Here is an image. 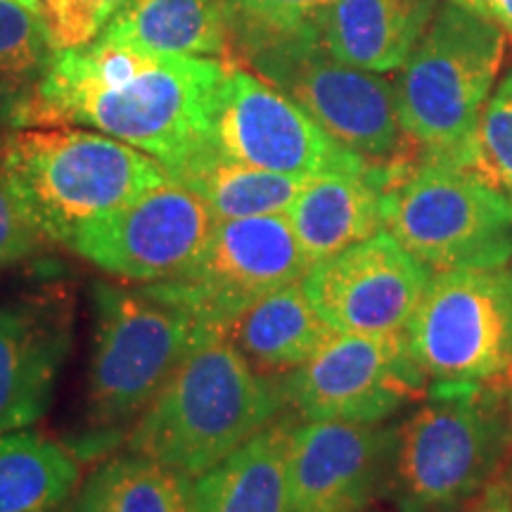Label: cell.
I'll list each match as a JSON object with an SVG mask.
<instances>
[{
    "mask_svg": "<svg viewBox=\"0 0 512 512\" xmlns=\"http://www.w3.org/2000/svg\"><path fill=\"white\" fill-rule=\"evenodd\" d=\"M482 3L489 19H494L505 36L512 38V0H482Z\"/></svg>",
    "mask_w": 512,
    "mask_h": 512,
    "instance_id": "obj_31",
    "label": "cell"
},
{
    "mask_svg": "<svg viewBox=\"0 0 512 512\" xmlns=\"http://www.w3.org/2000/svg\"><path fill=\"white\" fill-rule=\"evenodd\" d=\"M437 8V0H332L316 27L339 62L389 74L406 64Z\"/></svg>",
    "mask_w": 512,
    "mask_h": 512,
    "instance_id": "obj_17",
    "label": "cell"
},
{
    "mask_svg": "<svg viewBox=\"0 0 512 512\" xmlns=\"http://www.w3.org/2000/svg\"><path fill=\"white\" fill-rule=\"evenodd\" d=\"M72 332L64 294L0 302V434L29 430L48 413Z\"/></svg>",
    "mask_w": 512,
    "mask_h": 512,
    "instance_id": "obj_16",
    "label": "cell"
},
{
    "mask_svg": "<svg viewBox=\"0 0 512 512\" xmlns=\"http://www.w3.org/2000/svg\"><path fill=\"white\" fill-rule=\"evenodd\" d=\"M207 150L230 162L304 178L389 171L337 143L273 83L228 62L211 107Z\"/></svg>",
    "mask_w": 512,
    "mask_h": 512,
    "instance_id": "obj_10",
    "label": "cell"
},
{
    "mask_svg": "<svg viewBox=\"0 0 512 512\" xmlns=\"http://www.w3.org/2000/svg\"><path fill=\"white\" fill-rule=\"evenodd\" d=\"M470 166L512 202V72L486 102Z\"/></svg>",
    "mask_w": 512,
    "mask_h": 512,
    "instance_id": "obj_26",
    "label": "cell"
},
{
    "mask_svg": "<svg viewBox=\"0 0 512 512\" xmlns=\"http://www.w3.org/2000/svg\"><path fill=\"white\" fill-rule=\"evenodd\" d=\"M41 245V235L17 207L8 183L0 174V268L27 259Z\"/></svg>",
    "mask_w": 512,
    "mask_h": 512,
    "instance_id": "obj_29",
    "label": "cell"
},
{
    "mask_svg": "<svg viewBox=\"0 0 512 512\" xmlns=\"http://www.w3.org/2000/svg\"><path fill=\"white\" fill-rule=\"evenodd\" d=\"M465 512H512V465H505Z\"/></svg>",
    "mask_w": 512,
    "mask_h": 512,
    "instance_id": "obj_30",
    "label": "cell"
},
{
    "mask_svg": "<svg viewBox=\"0 0 512 512\" xmlns=\"http://www.w3.org/2000/svg\"><path fill=\"white\" fill-rule=\"evenodd\" d=\"M382 228L432 273L512 261V202L472 166L401 169L382 190Z\"/></svg>",
    "mask_w": 512,
    "mask_h": 512,
    "instance_id": "obj_8",
    "label": "cell"
},
{
    "mask_svg": "<svg viewBox=\"0 0 512 512\" xmlns=\"http://www.w3.org/2000/svg\"><path fill=\"white\" fill-rule=\"evenodd\" d=\"M505 55L494 19L446 0L394 81L399 121L422 159L470 166Z\"/></svg>",
    "mask_w": 512,
    "mask_h": 512,
    "instance_id": "obj_5",
    "label": "cell"
},
{
    "mask_svg": "<svg viewBox=\"0 0 512 512\" xmlns=\"http://www.w3.org/2000/svg\"><path fill=\"white\" fill-rule=\"evenodd\" d=\"M0 174L41 240L64 247L83 226L171 181L138 147L72 126L10 131L0 140Z\"/></svg>",
    "mask_w": 512,
    "mask_h": 512,
    "instance_id": "obj_2",
    "label": "cell"
},
{
    "mask_svg": "<svg viewBox=\"0 0 512 512\" xmlns=\"http://www.w3.org/2000/svg\"><path fill=\"white\" fill-rule=\"evenodd\" d=\"M427 377L408 349L406 332L335 337L285 377L283 396L304 420L384 422L418 399Z\"/></svg>",
    "mask_w": 512,
    "mask_h": 512,
    "instance_id": "obj_12",
    "label": "cell"
},
{
    "mask_svg": "<svg viewBox=\"0 0 512 512\" xmlns=\"http://www.w3.org/2000/svg\"><path fill=\"white\" fill-rule=\"evenodd\" d=\"M55 48L38 10L0 0V124L24 128Z\"/></svg>",
    "mask_w": 512,
    "mask_h": 512,
    "instance_id": "obj_25",
    "label": "cell"
},
{
    "mask_svg": "<svg viewBox=\"0 0 512 512\" xmlns=\"http://www.w3.org/2000/svg\"><path fill=\"white\" fill-rule=\"evenodd\" d=\"M434 384H489L512 361V264L432 273L406 328Z\"/></svg>",
    "mask_w": 512,
    "mask_h": 512,
    "instance_id": "obj_9",
    "label": "cell"
},
{
    "mask_svg": "<svg viewBox=\"0 0 512 512\" xmlns=\"http://www.w3.org/2000/svg\"><path fill=\"white\" fill-rule=\"evenodd\" d=\"M294 425L271 422L197 477L192 512H290L287 453Z\"/></svg>",
    "mask_w": 512,
    "mask_h": 512,
    "instance_id": "obj_19",
    "label": "cell"
},
{
    "mask_svg": "<svg viewBox=\"0 0 512 512\" xmlns=\"http://www.w3.org/2000/svg\"><path fill=\"white\" fill-rule=\"evenodd\" d=\"M332 0H226L233 41L249 36L290 34L316 24Z\"/></svg>",
    "mask_w": 512,
    "mask_h": 512,
    "instance_id": "obj_27",
    "label": "cell"
},
{
    "mask_svg": "<svg viewBox=\"0 0 512 512\" xmlns=\"http://www.w3.org/2000/svg\"><path fill=\"white\" fill-rule=\"evenodd\" d=\"M309 268L287 214L216 219L185 271L143 287L223 332L261 297L304 280Z\"/></svg>",
    "mask_w": 512,
    "mask_h": 512,
    "instance_id": "obj_11",
    "label": "cell"
},
{
    "mask_svg": "<svg viewBox=\"0 0 512 512\" xmlns=\"http://www.w3.org/2000/svg\"><path fill=\"white\" fill-rule=\"evenodd\" d=\"M401 169L325 174L306 181L287 219L311 266L380 233L382 190Z\"/></svg>",
    "mask_w": 512,
    "mask_h": 512,
    "instance_id": "obj_18",
    "label": "cell"
},
{
    "mask_svg": "<svg viewBox=\"0 0 512 512\" xmlns=\"http://www.w3.org/2000/svg\"><path fill=\"white\" fill-rule=\"evenodd\" d=\"M81 489L79 458L43 434H0V512H72Z\"/></svg>",
    "mask_w": 512,
    "mask_h": 512,
    "instance_id": "obj_22",
    "label": "cell"
},
{
    "mask_svg": "<svg viewBox=\"0 0 512 512\" xmlns=\"http://www.w3.org/2000/svg\"><path fill=\"white\" fill-rule=\"evenodd\" d=\"M214 221L202 197L171 178L83 226L69 249L124 283L152 285L195 261Z\"/></svg>",
    "mask_w": 512,
    "mask_h": 512,
    "instance_id": "obj_13",
    "label": "cell"
},
{
    "mask_svg": "<svg viewBox=\"0 0 512 512\" xmlns=\"http://www.w3.org/2000/svg\"><path fill=\"white\" fill-rule=\"evenodd\" d=\"M512 408L489 384H434L394 434L387 484L399 512H465L508 465Z\"/></svg>",
    "mask_w": 512,
    "mask_h": 512,
    "instance_id": "obj_4",
    "label": "cell"
},
{
    "mask_svg": "<svg viewBox=\"0 0 512 512\" xmlns=\"http://www.w3.org/2000/svg\"><path fill=\"white\" fill-rule=\"evenodd\" d=\"M505 377H508V401L512 408V361H510V368H508V373H505Z\"/></svg>",
    "mask_w": 512,
    "mask_h": 512,
    "instance_id": "obj_33",
    "label": "cell"
},
{
    "mask_svg": "<svg viewBox=\"0 0 512 512\" xmlns=\"http://www.w3.org/2000/svg\"><path fill=\"white\" fill-rule=\"evenodd\" d=\"M226 62L159 55L95 38L55 50L31 107V126H88L138 147L176 174L209 147L211 107Z\"/></svg>",
    "mask_w": 512,
    "mask_h": 512,
    "instance_id": "obj_1",
    "label": "cell"
},
{
    "mask_svg": "<svg viewBox=\"0 0 512 512\" xmlns=\"http://www.w3.org/2000/svg\"><path fill=\"white\" fill-rule=\"evenodd\" d=\"M128 0H41L38 15L55 50L93 43Z\"/></svg>",
    "mask_w": 512,
    "mask_h": 512,
    "instance_id": "obj_28",
    "label": "cell"
},
{
    "mask_svg": "<svg viewBox=\"0 0 512 512\" xmlns=\"http://www.w3.org/2000/svg\"><path fill=\"white\" fill-rule=\"evenodd\" d=\"M306 297L302 280L285 285L223 328L233 347L256 370H297L335 337Z\"/></svg>",
    "mask_w": 512,
    "mask_h": 512,
    "instance_id": "obj_20",
    "label": "cell"
},
{
    "mask_svg": "<svg viewBox=\"0 0 512 512\" xmlns=\"http://www.w3.org/2000/svg\"><path fill=\"white\" fill-rule=\"evenodd\" d=\"M98 38L176 57H230L226 0H128Z\"/></svg>",
    "mask_w": 512,
    "mask_h": 512,
    "instance_id": "obj_21",
    "label": "cell"
},
{
    "mask_svg": "<svg viewBox=\"0 0 512 512\" xmlns=\"http://www.w3.org/2000/svg\"><path fill=\"white\" fill-rule=\"evenodd\" d=\"M453 3H458V5H463V8H470V10L479 12V15L489 17V15H486V8H484L482 0H453Z\"/></svg>",
    "mask_w": 512,
    "mask_h": 512,
    "instance_id": "obj_32",
    "label": "cell"
},
{
    "mask_svg": "<svg viewBox=\"0 0 512 512\" xmlns=\"http://www.w3.org/2000/svg\"><path fill=\"white\" fill-rule=\"evenodd\" d=\"M88 420L100 434L136 425L197 342L216 332L145 287L95 285Z\"/></svg>",
    "mask_w": 512,
    "mask_h": 512,
    "instance_id": "obj_7",
    "label": "cell"
},
{
    "mask_svg": "<svg viewBox=\"0 0 512 512\" xmlns=\"http://www.w3.org/2000/svg\"><path fill=\"white\" fill-rule=\"evenodd\" d=\"M280 399L223 332H209L131 427L128 451L197 479L271 425Z\"/></svg>",
    "mask_w": 512,
    "mask_h": 512,
    "instance_id": "obj_3",
    "label": "cell"
},
{
    "mask_svg": "<svg viewBox=\"0 0 512 512\" xmlns=\"http://www.w3.org/2000/svg\"><path fill=\"white\" fill-rule=\"evenodd\" d=\"M432 271L387 230L318 261L304 275L306 297L337 332H406Z\"/></svg>",
    "mask_w": 512,
    "mask_h": 512,
    "instance_id": "obj_14",
    "label": "cell"
},
{
    "mask_svg": "<svg viewBox=\"0 0 512 512\" xmlns=\"http://www.w3.org/2000/svg\"><path fill=\"white\" fill-rule=\"evenodd\" d=\"M15 3H22V5H27V8L38 10V5H41V0H15Z\"/></svg>",
    "mask_w": 512,
    "mask_h": 512,
    "instance_id": "obj_34",
    "label": "cell"
},
{
    "mask_svg": "<svg viewBox=\"0 0 512 512\" xmlns=\"http://www.w3.org/2000/svg\"><path fill=\"white\" fill-rule=\"evenodd\" d=\"M192 494L185 472L128 453L105 460L81 484L72 512H192Z\"/></svg>",
    "mask_w": 512,
    "mask_h": 512,
    "instance_id": "obj_24",
    "label": "cell"
},
{
    "mask_svg": "<svg viewBox=\"0 0 512 512\" xmlns=\"http://www.w3.org/2000/svg\"><path fill=\"white\" fill-rule=\"evenodd\" d=\"M171 178L202 197L214 219L287 214L309 178L275 174L240 162H230L204 150Z\"/></svg>",
    "mask_w": 512,
    "mask_h": 512,
    "instance_id": "obj_23",
    "label": "cell"
},
{
    "mask_svg": "<svg viewBox=\"0 0 512 512\" xmlns=\"http://www.w3.org/2000/svg\"><path fill=\"white\" fill-rule=\"evenodd\" d=\"M233 53L370 164H413L415 145L399 121L394 83L339 62L323 46L316 24L290 34L240 38L233 41Z\"/></svg>",
    "mask_w": 512,
    "mask_h": 512,
    "instance_id": "obj_6",
    "label": "cell"
},
{
    "mask_svg": "<svg viewBox=\"0 0 512 512\" xmlns=\"http://www.w3.org/2000/svg\"><path fill=\"white\" fill-rule=\"evenodd\" d=\"M392 446L382 422L304 420L287 453L290 512H366L387 484Z\"/></svg>",
    "mask_w": 512,
    "mask_h": 512,
    "instance_id": "obj_15",
    "label": "cell"
}]
</instances>
